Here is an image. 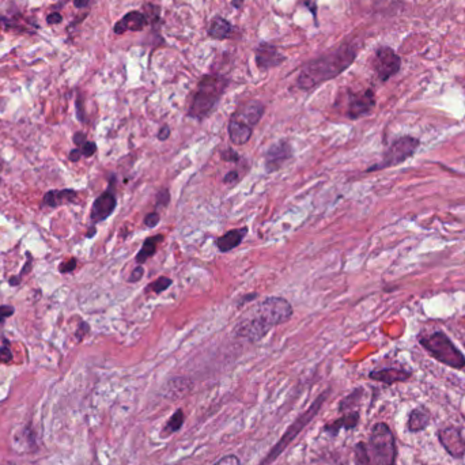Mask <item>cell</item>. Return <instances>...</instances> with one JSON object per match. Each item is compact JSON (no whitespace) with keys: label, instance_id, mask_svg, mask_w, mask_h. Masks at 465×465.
Masks as SVG:
<instances>
[{"label":"cell","instance_id":"6da1fadb","mask_svg":"<svg viewBox=\"0 0 465 465\" xmlns=\"http://www.w3.org/2000/svg\"><path fill=\"white\" fill-rule=\"evenodd\" d=\"M292 304L282 297H268L248 310L234 327V335L251 343L261 340L272 328L293 317Z\"/></svg>","mask_w":465,"mask_h":465},{"label":"cell","instance_id":"7a4b0ae2","mask_svg":"<svg viewBox=\"0 0 465 465\" xmlns=\"http://www.w3.org/2000/svg\"><path fill=\"white\" fill-rule=\"evenodd\" d=\"M357 57V51L352 45L345 44L335 51L329 52L309 62L298 76L297 86L301 90H311L314 87L331 81L345 72Z\"/></svg>","mask_w":465,"mask_h":465},{"label":"cell","instance_id":"3957f363","mask_svg":"<svg viewBox=\"0 0 465 465\" xmlns=\"http://www.w3.org/2000/svg\"><path fill=\"white\" fill-rule=\"evenodd\" d=\"M229 79L224 75H205L199 82L197 90L190 103L188 116L195 120H203L221 101Z\"/></svg>","mask_w":465,"mask_h":465},{"label":"cell","instance_id":"277c9868","mask_svg":"<svg viewBox=\"0 0 465 465\" xmlns=\"http://www.w3.org/2000/svg\"><path fill=\"white\" fill-rule=\"evenodd\" d=\"M418 340L435 361L456 370H465L464 354L445 332L435 331L429 335H420Z\"/></svg>","mask_w":465,"mask_h":465},{"label":"cell","instance_id":"5b68a950","mask_svg":"<svg viewBox=\"0 0 465 465\" xmlns=\"http://www.w3.org/2000/svg\"><path fill=\"white\" fill-rule=\"evenodd\" d=\"M369 445L376 465H396V440L389 426L379 422L373 426Z\"/></svg>","mask_w":465,"mask_h":465},{"label":"cell","instance_id":"8992f818","mask_svg":"<svg viewBox=\"0 0 465 465\" xmlns=\"http://www.w3.org/2000/svg\"><path fill=\"white\" fill-rule=\"evenodd\" d=\"M419 146H420V140L413 138L411 135H404V137L395 139L385 149L382 159L379 161V163L367 168L366 173L379 172V171L395 168V166L404 163L406 161L411 159L413 155L416 154Z\"/></svg>","mask_w":465,"mask_h":465},{"label":"cell","instance_id":"52a82bcc","mask_svg":"<svg viewBox=\"0 0 465 465\" xmlns=\"http://www.w3.org/2000/svg\"><path fill=\"white\" fill-rule=\"evenodd\" d=\"M328 395H329V389H327L324 394H321L320 396L317 397V398L313 401V404L310 406L309 408H308L305 413H302V415L294 422L293 425L289 427V430L283 434V437L276 442L275 447H274L272 450L268 453V456L264 459V461L260 465L271 464V463L275 460L276 457H279V454H280L285 449L287 448V447L293 442L294 438H295L301 431L304 430V429L309 425L310 420L317 415L318 410L323 407V404H324V401H326Z\"/></svg>","mask_w":465,"mask_h":465},{"label":"cell","instance_id":"ba28073f","mask_svg":"<svg viewBox=\"0 0 465 465\" xmlns=\"http://www.w3.org/2000/svg\"><path fill=\"white\" fill-rule=\"evenodd\" d=\"M373 67L376 69L379 79L382 82H386L389 78H392L400 71L401 59L392 48L382 47L377 50L374 54Z\"/></svg>","mask_w":465,"mask_h":465},{"label":"cell","instance_id":"9c48e42d","mask_svg":"<svg viewBox=\"0 0 465 465\" xmlns=\"http://www.w3.org/2000/svg\"><path fill=\"white\" fill-rule=\"evenodd\" d=\"M376 106V96L372 88H367L362 93H351L347 101L345 115L351 120H358L363 116L370 115Z\"/></svg>","mask_w":465,"mask_h":465},{"label":"cell","instance_id":"30bf717a","mask_svg":"<svg viewBox=\"0 0 465 465\" xmlns=\"http://www.w3.org/2000/svg\"><path fill=\"white\" fill-rule=\"evenodd\" d=\"M438 441L442 445V448L448 452L449 456L453 459L461 460L465 457V438L461 434V430L454 426H449L445 429H441L437 432Z\"/></svg>","mask_w":465,"mask_h":465},{"label":"cell","instance_id":"8fae6325","mask_svg":"<svg viewBox=\"0 0 465 465\" xmlns=\"http://www.w3.org/2000/svg\"><path fill=\"white\" fill-rule=\"evenodd\" d=\"M116 206H117V199H116L115 190H112V180H110L109 188L94 200L93 207H91L90 219L93 224L96 226L100 222H103L105 219H108L116 209Z\"/></svg>","mask_w":465,"mask_h":465},{"label":"cell","instance_id":"7c38bea8","mask_svg":"<svg viewBox=\"0 0 465 465\" xmlns=\"http://www.w3.org/2000/svg\"><path fill=\"white\" fill-rule=\"evenodd\" d=\"M293 158V149L289 142H277L265 153V171L274 173L282 169L283 163Z\"/></svg>","mask_w":465,"mask_h":465},{"label":"cell","instance_id":"4fadbf2b","mask_svg":"<svg viewBox=\"0 0 465 465\" xmlns=\"http://www.w3.org/2000/svg\"><path fill=\"white\" fill-rule=\"evenodd\" d=\"M265 106L264 103L260 101H249V103H243L241 105L234 113H233V119L241 121L243 124L249 125L251 128H253L258 121L261 120L263 115H264Z\"/></svg>","mask_w":465,"mask_h":465},{"label":"cell","instance_id":"5bb4252c","mask_svg":"<svg viewBox=\"0 0 465 465\" xmlns=\"http://www.w3.org/2000/svg\"><path fill=\"white\" fill-rule=\"evenodd\" d=\"M413 377V372L400 369V367H385L373 370L369 373V379L377 382H382L385 385H394L397 382H407Z\"/></svg>","mask_w":465,"mask_h":465},{"label":"cell","instance_id":"9a60e30c","mask_svg":"<svg viewBox=\"0 0 465 465\" xmlns=\"http://www.w3.org/2000/svg\"><path fill=\"white\" fill-rule=\"evenodd\" d=\"M286 57L276 50L274 45L263 42L256 51V63L258 69H270L283 63Z\"/></svg>","mask_w":465,"mask_h":465},{"label":"cell","instance_id":"2e32d148","mask_svg":"<svg viewBox=\"0 0 465 465\" xmlns=\"http://www.w3.org/2000/svg\"><path fill=\"white\" fill-rule=\"evenodd\" d=\"M432 415L426 406H418L407 418V430L411 434H418L420 431L426 430L430 426Z\"/></svg>","mask_w":465,"mask_h":465},{"label":"cell","instance_id":"e0dca14e","mask_svg":"<svg viewBox=\"0 0 465 465\" xmlns=\"http://www.w3.org/2000/svg\"><path fill=\"white\" fill-rule=\"evenodd\" d=\"M78 192L74 190H53L47 192L42 197V207L57 208L63 205L76 202Z\"/></svg>","mask_w":465,"mask_h":465},{"label":"cell","instance_id":"ac0fdd59","mask_svg":"<svg viewBox=\"0 0 465 465\" xmlns=\"http://www.w3.org/2000/svg\"><path fill=\"white\" fill-rule=\"evenodd\" d=\"M146 25H147V17L144 14L139 13V11H132V13H128L125 17L121 18L120 21L116 23L115 32L117 35H121V33L128 32V30L139 32Z\"/></svg>","mask_w":465,"mask_h":465},{"label":"cell","instance_id":"d6986e66","mask_svg":"<svg viewBox=\"0 0 465 465\" xmlns=\"http://www.w3.org/2000/svg\"><path fill=\"white\" fill-rule=\"evenodd\" d=\"M227 130H229V138L234 146L246 144L252 138V132H253V128H251L249 125L243 124L241 121L236 120L233 117L230 119Z\"/></svg>","mask_w":465,"mask_h":465},{"label":"cell","instance_id":"ffe728a7","mask_svg":"<svg viewBox=\"0 0 465 465\" xmlns=\"http://www.w3.org/2000/svg\"><path fill=\"white\" fill-rule=\"evenodd\" d=\"M360 418L361 415L358 411H351V413H345L340 419L335 420L333 423H329L326 427L324 431L331 434V435H338L340 430H352L358 426L360 423Z\"/></svg>","mask_w":465,"mask_h":465},{"label":"cell","instance_id":"44dd1931","mask_svg":"<svg viewBox=\"0 0 465 465\" xmlns=\"http://www.w3.org/2000/svg\"><path fill=\"white\" fill-rule=\"evenodd\" d=\"M248 233V227H242V229H234L227 231L222 237H219L217 240V246L222 253H227L230 251H233L234 248H237L241 243L243 237Z\"/></svg>","mask_w":465,"mask_h":465},{"label":"cell","instance_id":"7402d4cb","mask_svg":"<svg viewBox=\"0 0 465 465\" xmlns=\"http://www.w3.org/2000/svg\"><path fill=\"white\" fill-rule=\"evenodd\" d=\"M192 386H193V384L190 379H183V377L171 379L163 389V396L173 398V400L181 398L190 394Z\"/></svg>","mask_w":465,"mask_h":465},{"label":"cell","instance_id":"603a6c76","mask_svg":"<svg viewBox=\"0 0 465 465\" xmlns=\"http://www.w3.org/2000/svg\"><path fill=\"white\" fill-rule=\"evenodd\" d=\"M231 33H233V26L224 18H214L208 28V35L214 40H226L231 35Z\"/></svg>","mask_w":465,"mask_h":465},{"label":"cell","instance_id":"cb8c5ba5","mask_svg":"<svg viewBox=\"0 0 465 465\" xmlns=\"http://www.w3.org/2000/svg\"><path fill=\"white\" fill-rule=\"evenodd\" d=\"M163 239L165 237L162 234H159V236H153V237H150V239H147L146 241L143 242V246H142V249L139 251V253L137 255V263H138V265L144 264L149 258L154 256L158 243L163 241Z\"/></svg>","mask_w":465,"mask_h":465},{"label":"cell","instance_id":"d4e9b609","mask_svg":"<svg viewBox=\"0 0 465 465\" xmlns=\"http://www.w3.org/2000/svg\"><path fill=\"white\" fill-rule=\"evenodd\" d=\"M184 420H185V416H184L183 410H177L176 413H173L172 418L168 420L166 426L163 427V430H162V437L172 435L174 432H177V431L183 427Z\"/></svg>","mask_w":465,"mask_h":465},{"label":"cell","instance_id":"484cf974","mask_svg":"<svg viewBox=\"0 0 465 465\" xmlns=\"http://www.w3.org/2000/svg\"><path fill=\"white\" fill-rule=\"evenodd\" d=\"M362 396H363V389L362 388H357L354 392H351L348 396L342 400V403L339 406L340 411H343V413L351 411L354 407H357L360 404Z\"/></svg>","mask_w":465,"mask_h":465},{"label":"cell","instance_id":"4316f807","mask_svg":"<svg viewBox=\"0 0 465 465\" xmlns=\"http://www.w3.org/2000/svg\"><path fill=\"white\" fill-rule=\"evenodd\" d=\"M354 457H355V465H373L367 448L363 442H358L354 448Z\"/></svg>","mask_w":465,"mask_h":465},{"label":"cell","instance_id":"83f0119b","mask_svg":"<svg viewBox=\"0 0 465 465\" xmlns=\"http://www.w3.org/2000/svg\"><path fill=\"white\" fill-rule=\"evenodd\" d=\"M173 280L168 276H161L158 277L155 282L150 283L147 287V292H154L156 294L163 293L166 292L171 286H172Z\"/></svg>","mask_w":465,"mask_h":465},{"label":"cell","instance_id":"f1b7e54d","mask_svg":"<svg viewBox=\"0 0 465 465\" xmlns=\"http://www.w3.org/2000/svg\"><path fill=\"white\" fill-rule=\"evenodd\" d=\"M13 351H11V348H10V345H8V340H6V339H3V345L0 347V363H10V362L13 361Z\"/></svg>","mask_w":465,"mask_h":465},{"label":"cell","instance_id":"f546056e","mask_svg":"<svg viewBox=\"0 0 465 465\" xmlns=\"http://www.w3.org/2000/svg\"><path fill=\"white\" fill-rule=\"evenodd\" d=\"M169 202H171V193H169V190L162 188V190L156 193V209L168 206Z\"/></svg>","mask_w":465,"mask_h":465},{"label":"cell","instance_id":"4dcf8cb0","mask_svg":"<svg viewBox=\"0 0 465 465\" xmlns=\"http://www.w3.org/2000/svg\"><path fill=\"white\" fill-rule=\"evenodd\" d=\"M76 258H69V261H63L62 264H60V267H59V271L62 272V274H69V272H72L75 268H76Z\"/></svg>","mask_w":465,"mask_h":465},{"label":"cell","instance_id":"1f68e13d","mask_svg":"<svg viewBox=\"0 0 465 465\" xmlns=\"http://www.w3.org/2000/svg\"><path fill=\"white\" fill-rule=\"evenodd\" d=\"M79 149H81L82 155L87 156V158L88 156H93V155L97 153V144L94 142H88V140H87L86 143L82 147H79Z\"/></svg>","mask_w":465,"mask_h":465},{"label":"cell","instance_id":"d6a6232c","mask_svg":"<svg viewBox=\"0 0 465 465\" xmlns=\"http://www.w3.org/2000/svg\"><path fill=\"white\" fill-rule=\"evenodd\" d=\"M161 221V217L158 214V211H154V212H150L146 215L144 218V224L149 227V229H153L156 224H159Z\"/></svg>","mask_w":465,"mask_h":465},{"label":"cell","instance_id":"836d02e7","mask_svg":"<svg viewBox=\"0 0 465 465\" xmlns=\"http://www.w3.org/2000/svg\"><path fill=\"white\" fill-rule=\"evenodd\" d=\"M16 313L14 306L11 305H0V323H4L6 318L11 317Z\"/></svg>","mask_w":465,"mask_h":465},{"label":"cell","instance_id":"e575fe53","mask_svg":"<svg viewBox=\"0 0 465 465\" xmlns=\"http://www.w3.org/2000/svg\"><path fill=\"white\" fill-rule=\"evenodd\" d=\"M32 268H33V258H32L30 252H26V263H25L22 271L19 272V275H17L18 277L22 279L23 276L26 275V274H29V272L32 271Z\"/></svg>","mask_w":465,"mask_h":465},{"label":"cell","instance_id":"d590c367","mask_svg":"<svg viewBox=\"0 0 465 465\" xmlns=\"http://www.w3.org/2000/svg\"><path fill=\"white\" fill-rule=\"evenodd\" d=\"M222 155V159L226 161V162H239L240 161V155L237 151H234L233 149H227L221 153Z\"/></svg>","mask_w":465,"mask_h":465},{"label":"cell","instance_id":"8d00e7d4","mask_svg":"<svg viewBox=\"0 0 465 465\" xmlns=\"http://www.w3.org/2000/svg\"><path fill=\"white\" fill-rule=\"evenodd\" d=\"M88 331H90V326L87 324L86 321H81L79 323V327H78V331L75 333L78 342H82L85 339V336L88 333Z\"/></svg>","mask_w":465,"mask_h":465},{"label":"cell","instance_id":"74e56055","mask_svg":"<svg viewBox=\"0 0 465 465\" xmlns=\"http://www.w3.org/2000/svg\"><path fill=\"white\" fill-rule=\"evenodd\" d=\"M143 275H144V268H143L142 265H138V267L132 271V274L130 276L128 282H130V283H137V282H139V280L143 277Z\"/></svg>","mask_w":465,"mask_h":465},{"label":"cell","instance_id":"f35d334b","mask_svg":"<svg viewBox=\"0 0 465 465\" xmlns=\"http://www.w3.org/2000/svg\"><path fill=\"white\" fill-rule=\"evenodd\" d=\"M214 465H240V460L236 456L229 454V456H226L224 459H221L219 461H217Z\"/></svg>","mask_w":465,"mask_h":465},{"label":"cell","instance_id":"ab89813d","mask_svg":"<svg viewBox=\"0 0 465 465\" xmlns=\"http://www.w3.org/2000/svg\"><path fill=\"white\" fill-rule=\"evenodd\" d=\"M158 139L161 140V142H163V140H166V139L169 138L171 137V128L168 127V125H163V127H161V130L158 131Z\"/></svg>","mask_w":465,"mask_h":465},{"label":"cell","instance_id":"60d3db41","mask_svg":"<svg viewBox=\"0 0 465 465\" xmlns=\"http://www.w3.org/2000/svg\"><path fill=\"white\" fill-rule=\"evenodd\" d=\"M86 142V135H85L84 132H76V134L74 135V143H75V146H78V149L82 147Z\"/></svg>","mask_w":465,"mask_h":465},{"label":"cell","instance_id":"b9f144b4","mask_svg":"<svg viewBox=\"0 0 465 465\" xmlns=\"http://www.w3.org/2000/svg\"><path fill=\"white\" fill-rule=\"evenodd\" d=\"M256 298H258V294L256 293H251L243 295L241 298V301L239 302V308H241L242 305H245V304H248V302H251V301H255Z\"/></svg>","mask_w":465,"mask_h":465},{"label":"cell","instance_id":"7bdbcfd3","mask_svg":"<svg viewBox=\"0 0 465 465\" xmlns=\"http://www.w3.org/2000/svg\"><path fill=\"white\" fill-rule=\"evenodd\" d=\"M239 180V173L237 172H229L226 176H224V181L226 184H233Z\"/></svg>","mask_w":465,"mask_h":465},{"label":"cell","instance_id":"ee69618b","mask_svg":"<svg viewBox=\"0 0 465 465\" xmlns=\"http://www.w3.org/2000/svg\"><path fill=\"white\" fill-rule=\"evenodd\" d=\"M81 156H84L81 153V149H74L69 151V158L71 162H78L81 159Z\"/></svg>","mask_w":465,"mask_h":465},{"label":"cell","instance_id":"f6af8a7d","mask_svg":"<svg viewBox=\"0 0 465 465\" xmlns=\"http://www.w3.org/2000/svg\"><path fill=\"white\" fill-rule=\"evenodd\" d=\"M96 231H97V230H96V226L93 224V226L88 229V233L86 234L87 239H91V237H94V236H96Z\"/></svg>","mask_w":465,"mask_h":465},{"label":"cell","instance_id":"bcb514c9","mask_svg":"<svg viewBox=\"0 0 465 465\" xmlns=\"http://www.w3.org/2000/svg\"><path fill=\"white\" fill-rule=\"evenodd\" d=\"M304 1H305L308 6H310V1H311V0H304Z\"/></svg>","mask_w":465,"mask_h":465},{"label":"cell","instance_id":"7dc6e473","mask_svg":"<svg viewBox=\"0 0 465 465\" xmlns=\"http://www.w3.org/2000/svg\"><path fill=\"white\" fill-rule=\"evenodd\" d=\"M7 465H16V464H7Z\"/></svg>","mask_w":465,"mask_h":465}]
</instances>
